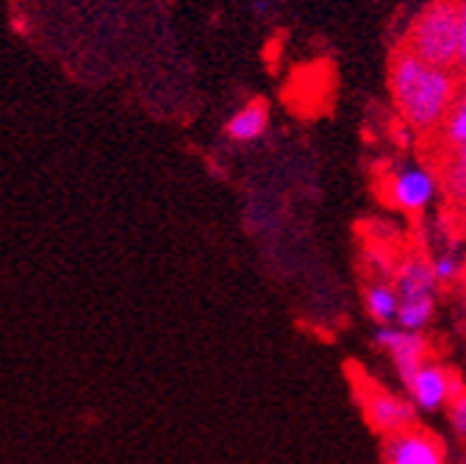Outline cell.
Masks as SVG:
<instances>
[{
    "mask_svg": "<svg viewBox=\"0 0 466 464\" xmlns=\"http://www.w3.org/2000/svg\"><path fill=\"white\" fill-rule=\"evenodd\" d=\"M389 89L394 111L408 129L436 134L458 95V76L422 62L408 47H397L389 67Z\"/></svg>",
    "mask_w": 466,
    "mask_h": 464,
    "instance_id": "obj_1",
    "label": "cell"
},
{
    "mask_svg": "<svg viewBox=\"0 0 466 464\" xmlns=\"http://www.w3.org/2000/svg\"><path fill=\"white\" fill-rule=\"evenodd\" d=\"M402 47L422 62L444 70H455L458 62V4L455 0H431L420 12Z\"/></svg>",
    "mask_w": 466,
    "mask_h": 464,
    "instance_id": "obj_2",
    "label": "cell"
},
{
    "mask_svg": "<svg viewBox=\"0 0 466 464\" xmlns=\"http://www.w3.org/2000/svg\"><path fill=\"white\" fill-rule=\"evenodd\" d=\"M350 376H353V387H356V397L364 409V418L367 423L380 434V437H389V434H397L408 426L417 423V415H414V406L391 395L386 387L375 384L361 367H350Z\"/></svg>",
    "mask_w": 466,
    "mask_h": 464,
    "instance_id": "obj_3",
    "label": "cell"
},
{
    "mask_svg": "<svg viewBox=\"0 0 466 464\" xmlns=\"http://www.w3.org/2000/svg\"><path fill=\"white\" fill-rule=\"evenodd\" d=\"M383 461L386 464H447L444 442L422 428L408 426L397 434L383 437Z\"/></svg>",
    "mask_w": 466,
    "mask_h": 464,
    "instance_id": "obj_4",
    "label": "cell"
},
{
    "mask_svg": "<svg viewBox=\"0 0 466 464\" xmlns=\"http://www.w3.org/2000/svg\"><path fill=\"white\" fill-rule=\"evenodd\" d=\"M436 190H439V179H436L433 170H428V167H402L391 176V181L386 187V195L397 209L417 214V211L428 209Z\"/></svg>",
    "mask_w": 466,
    "mask_h": 464,
    "instance_id": "obj_5",
    "label": "cell"
},
{
    "mask_svg": "<svg viewBox=\"0 0 466 464\" xmlns=\"http://www.w3.org/2000/svg\"><path fill=\"white\" fill-rule=\"evenodd\" d=\"M378 345L394 359L402 381L411 378L431 356V342L422 334L405 331V328H380L378 331Z\"/></svg>",
    "mask_w": 466,
    "mask_h": 464,
    "instance_id": "obj_6",
    "label": "cell"
},
{
    "mask_svg": "<svg viewBox=\"0 0 466 464\" xmlns=\"http://www.w3.org/2000/svg\"><path fill=\"white\" fill-rule=\"evenodd\" d=\"M269 129V111L261 100H250L237 108L225 123V139L233 145H250L258 142Z\"/></svg>",
    "mask_w": 466,
    "mask_h": 464,
    "instance_id": "obj_7",
    "label": "cell"
},
{
    "mask_svg": "<svg viewBox=\"0 0 466 464\" xmlns=\"http://www.w3.org/2000/svg\"><path fill=\"white\" fill-rule=\"evenodd\" d=\"M411 397L422 406V409H436L450 397V373L439 365H422L411 378L405 381Z\"/></svg>",
    "mask_w": 466,
    "mask_h": 464,
    "instance_id": "obj_8",
    "label": "cell"
},
{
    "mask_svg": "<svg viewBox=\"0 0 466 464\" xmlns=\"http://www.w3.org/2000/svg\"><path fill=\"white\" fill-rule=\"evenodd\" d=\"M433 267L425 259H405L397 270V298H414V295H433Z\"/></svg>",
    "mask_w": 466,
    "mask_h": 464,
    "instance_id": "obj_9",
    "label": "cell"
},
{
    "mask_svg": "<svg viewBox=\"0 0 466 464\" xmlns=\"http://www.w3.org/2000/svg\"><path fill=\"white\" fill-rule=\"evenodd\" d=\"M441 187L447 198L458 206H466V142L444 150L441 161Z\"/></svg>",
    "mask_w": 466,
    "mask_h": 464,
    "instance_id": "obj_10",
    "label": "cell"
},
{
    "mask_svg": "<svg viewBox=\"0 0 466 464\" xmlns=\"http://www.w3.org/2000/svg\"><path fill=\"white\" fill-rule=\"evenodd\" d=\"M436 134H439L441 150H450V148L466 142V81L458 84V95H455L447 118H444V123H441V129Z\"/></svg>",
    "mask_w": 466,
    "mask_h": 464,
    "instance_id": "obj_11",
    "label": "cell"
},
{
    "mask_svg": "<svg viewBox=\"0 0 466 464\" xmlns=\"http://www.w3.org/2000/svg\"><path fill=\"white\" fill-rule=\"evenodd\" d=\"M433 317V295H414V298H400L397 320L405 331H420Z\"/></svg>",
    "mask_w": 466,
    "mask_h": 464,
    "instance_id": "obj_12",
    "label": "cell"
},
{
    "mask_svg": "<svg viewBox=\"0 0 466 464\" xmlns=\"http://www.w3.org/2000/svg\"><path fill=\"white\" fill-rule=\"evenodd\" d=\"M397 306H400V298H397V289L391 284H372L367 289V312L380 325H386L397 317Z\"/></svg>",
    "mask_w": 466,
    "mask_h": 464,
    "instance_id": "obj_13",
    "label": "cell"
},
{
    "mask_svg": "<svg viewBox=\"0 0 466 464\" xmlns=\"http://www.w3.org/2000/svg\"><path fill=\"white\" fill-rule=\"evenodd\" d=\"M450 420L461 439H466V389L450 397Z\"/></svg>",
    "mask_w": 466,
    "mask_h": 464,
    "instance_id": "obj_14",
    "label": "cell"
},
{
    "mask_svg": "<svg viewBox=\"0 0 466 464\" xmlns=\"http://www.w3.org/2000/svg\"><path fill=\"white\" fill-rule=\"evenodd\" d=\"M458 4V62L455 70L466 73V0H455Z\"/></svg>",
    "mask_w": 466,
    "mask_h": 464,
    "instance_id": "obj_15",
    "label": "cell"
},
{
    "mask_svg": "<svg viewBox=\"0 0 466 464\" xmlns=\"http://www.w3.org/2000/svg\"><path fill=\"white\" fill-rule=\"evenodd\" d=\"M431 267H433V278H436V281H452L455 273H458V259L444 253V256H439Z\"/></svg>",
    "mask_w": 466,
    "mask_h": 464,
    "instance_id": "obj_16",
    "label": "cell"
},
{
    "mask_svg": "<svg viewBox=\"0 0 466 464\" xmlns=\"http://www.w3.org/2000/svg\"><path fill=\"white\" fill-rule=\"evenodd\" d=\"M256 15H258V17L267 15V0H258V4H256Z\"/></svg>",
    "mask_w": 466,
    "mask_h": 464,
    "instance_id": "obj_17",
    "label": "cell"
}]
</instances>
